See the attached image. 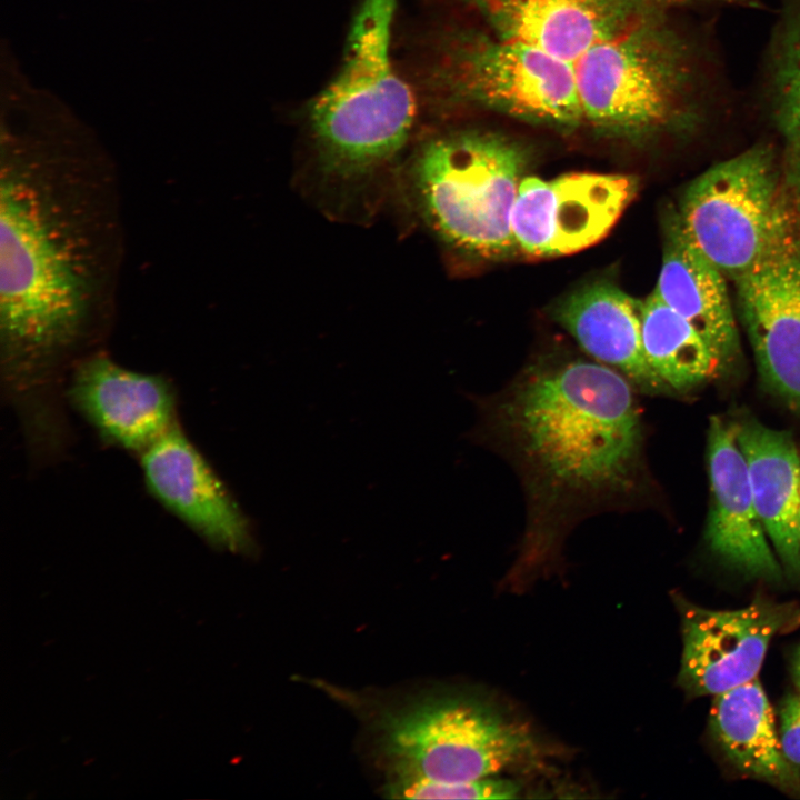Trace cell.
Returning <instances> with one entry per match:
<instances>
[{
	"mask_svg": "<svg viewBox=\"0 0 800 800\" xmlns=\"http://www.w3.org/2000/svg\"><path fill=\"white\" fill-rule=\"evenodd\" d=\"M123 231L114 166L71 126L2 132L0 347L29 387L99 339L116 308Z\"/></svg>",
	"mask_w": 800,
	"mask_h": 800,
	"instance_id": "1",
	"label": "cell"
},
{
	"mask_svg": "<svg viewBox=\"0 0 800 800\" xmlns=\"http://www.w3.org/2000/svg\"><path fill=\"white\" fill-rule=\"evenodd\" d=\"M633 389L617 370L574 359L531 366L486 402L481 436L513 466L527 502L513 587L556 561L581 518L631 507L643 439Z\"/></svg>",
	"mask_w": 800,
	"mask_h": 800,
	"instance_id": "2",
	"label": "cell"
},
{
	"mask_svg": "<svg viewBox=\"0 0 800 800\" xmlns=\"http://www.w3.org/2000/svg\"><path fill=\"white\" fill-rule=\"evenodd\" d=\"M644 22L573 61L583 121L613 136L687 130L724 98L709 39L674 22Z\"/></svg>",
	"mask_w": 800,
	"mask_h": 800,
	"instance_id": "3",
	"label": "cell"
},
{
	"mask_svg": "<svg viewBox=\"0 0 800 800\" xmlns=\"http://www.w3.org/2000/svg\"><path fill=\"white\" fill-rule=\"evenodd\" d=\"M397 0H361L338 72L313 98L309 123L322 169L358 178L382 167L409 138L416 102L391 58Z\"/></svg>",
	"mask_w": 800,
	"mask_h": 800,
	"instance_id": "4",
	"label": "cell"
},
{
	"mask_svg": "<svg viewBox=\"0 0 800 800\" xmlns=\"http://www.w3.org/2000/svg\"><path fill=\"white\" fill-rule=\"evenodd\" d=\"M528 161L514 140L463 130L430 139L413 163L422 212L451 247L481 258L517 249L511 218Z\"/></svg>",
	"mask_w": 800,
	"mask_h": 800,
	"instance_id": "5",
	"label": "cell"
},
{
	"mask_svg": "<svg viewBox=\"0 0 800 800\" xmlns=\"http://www.w3.org/2000/svg\"><path fill=\"white\" fill-rule=\"evenodd\" d=\"M430 98L570 129L583 122L573 62L491 31L450 29L431 42Z\"/></svg>",
	"mask_w": 800,
	"mask_h": 800,
	"instance_id": "6",
	"label": "cell"
},
{
	"mask_svg": "<svg viewBox=\"0 0 800 800\" xmlns=\"http://www.w3.org/2000/svg\"><path fill=\"white\" fill-rule=\"evenodd\" d=\"M391 774L440 782L494 777L532 756L529 730L478 696L426 697L380 721Z\"/></svg>",
	"mask_w": 800,
	"mask_h": 800,
	"instance_id": "7",
	"label": "cell"
},
{
	"mask_svg": "<svg viewBox=\"0 0 800 800\" xmlns=\"http://www.w3.org/2000/svg\"><path fill=\"white\" fill-rule=\"evenodd\" d=\"M674 218L726 277L746 271L791 219L778 151L761 142L713 164L689 183Z\"/></svg>",
	"mask_w": 800,
	"mask_h": 800,
	"instance_id": "8",
	"label": "cell"
},
{
	"mask_svg": "<svg viewBox=\"0 0 800 800\" xmlns=\"http://www.w3.org/2000/svg\"><path fill=\"white\" fill-rule=\"evenodd\" d=\"M489 31L576 61L598 43L653 19L760 0H460Z\"/></svg>",
	"mask_w": 800,
	"mask_h": 800,
	"instance_id": "9",
	"label": "cell"
},
{
	"mask_svg": "<svg viewBox=\"0 0 800 800\" xmlns=\"http://www.w3.org/2000/svg\"><path fill=\"white\" fill-rule=\"evenodd\" d=\"M637 190V179L621 173L523 177L511 218L516 247L541 258L586 249L611 230Z\"/></svg>",
	"mask_w": 800,
	"mask_h": 800,
	"instance_id": "10",
	"label": "cell"
},
{
	"mask_svg": "<svg viewBox=\"0 0 800 800\" xmlns=\"http://www.w3.org/2000/svg\"><path fill=\"white\" fill-rule=\"evenodd\" d=\"M681 621L678 686L689 697L717 696L751 680L769 643L784 631L799 607L758 596L733 610H713L673 596Z\"/></svg>",
	"mask_w": 800,
	"mask_h": 800,
	"instance_id": "11",
	"label": "cell"
},
{
	"mask_svg": "<svg viewBox=\"0 0 800 800\" xmlns=\"http://www.w3.org/2000/svg\"><path fill=\"white\" fill-rule=\"evenodd\" d=\"M732 280L763 382L800 411V230L792 218Z\"/></svg>",
	"mask_w": 800,
	"mask_h": 800,
	"instance_id": "12",
	"label": "cell"
},
{
	"mask_svg": "<svg viewBox=\"0 0 800 800\" xmlns=\"http://www.w3.org/2000/svg\"><path fill=\"white\" fill-rule=\"evenodd\" d=\"M67 394L101 439L138 454L178 423L168 380L127 369L101 351L73 363Z\"/></svg>",
	"mask_w": 800,
	"mask_h": 800,
	"instance_id": "13",
	"label": "cell"
},
{
	"mask_svg": "<svg viewBox=\"0 0 800 800\" xmlns=\"http://www.w3.org/2000/svg\"><path fill=\"white\" fill-rule=\"evenodd\" d=\"M139 456L147 489L169 512L214 547L251 546L248 519L178 423Z\"/></svg>",
	"mask_w": 800,
	"mask_h": 800,
	"instance_id": "14",
	"label": "cell"
},
{
	"mask_svg": "<svg viewBox=\"0 0 800 800\" xmlns=\"http://www.w3.org/2000/svg\"><path fill=\"white\" fill-rule=\"evenodd\" d=\"M710 509L706 537L712 552L751 578L779 581L783 568L757 511L734 426L710 419L708 432Z\"/></svg>",
	"mask_w": 800,
	"mask_h": 800,
	"instance_id": "15",
	"label": "cell"
},
{
	"mask_svg": "<svg viewBox=\"0 0 800 800\" xmlns=\"http://www.w3.org/2000/svg\"><path fill=\"white\" fill-rule=\"evenodd\" d=\"M751 491L771 546L787 574L800 578V457L788 432L754 419L734 426Z\"/></svg>",
	"mask_w": 800,
	"mask_h": 800,
	"instance_id": "16",
	"label": "cell"
},
{
	"mask_svg": "<svg viewBox=\"0 0 800 800\" xmlns=\"http://www.w3.org/2000/svg\"><path fill=\"white\" fill-rule=\"evenodd\" d=\"M639 301L612 284H592L569 296L558 320L581 348L624 376L640 391L669 390L647 361Z\"/></svg>",
	"mask_w": 800,
	"mask_h": 800,
	"instance_id": "17",
	"label": "cell"
},
{
	"mask_svg": "<svg viewBox=\"0 0 800 800\" xmlns=\"http://www.w3.org/2000/svg\"><path fill=\"white\" fill-rule=\"evenodd\" d=\"M709 732L738 774L800 798V770L783 754L774 714L758 678L713 697Z\"/></svg>",
	"mask_w": 800,
	"mask_h": 800,
	"instance_id": "18",
	"label": "cell"
},
{
	"mask_svg": "<svg viewBox=\"0 0 800 800\" xmlns=\"http://www.w3.org/2000/svg\"><path fill=\"white\" fill-rule=\"evenodd\" d=\"M667 231L654 291L696 327L728 363L738 354L739 337L727 277L687 240L676 218Z\"/></svg>",
	"mask_w": 800,
	"mask_h": 800,
	"instance_id": "19",
	"label": "cell"
},
{
	"mask_svg": "<svg viewBox=\"0 0 800 800\" xmlns=\"http://www.w3.org/2000/svg\"><path fill=\"white\" fill-rule=\"evenodd\" d=\"M760 98L780 141L782 188L800 229V0H780L764 54Z\"/></svg>",
	"mask_w": 800,
	"mask_h": 800,
	"instance_id": "20",
	"label": "cell"
},
{
	"mask_svg": "<svg viewBox=\"0 0 800 800\" xmlns=\"http://www.w3.org/2000/svg\"><path fill=\"white\" fill-rule=\"evenodd\" d=\"M641 333L647 361L669 390L690 389L726 364L700 331L654 290L642 301Z\"/></svg>",
	"mask_w": 800,
	"mask_h": 800,
	"instance_id": "21",
	"label": "cell"
},
{
	"mask_svg": "<svg viewBox=\"0 0 800 800\" xmlns=\"http://www.w3.org/2000/svg\"><path fill=\"white\" fill-rule=\"evenodd\" d=\"M521 791L512 780L490 777L471 782H440L391 774L387 792L396 799H513Z\"/></svg>",
	"mask_w": 800,
	"mask_h": 800,
	"instance_id": "22",
	"label": "cell"
},
{
	"mask_svg": "<svg viewBox=\"0 0 800 800\" xmlns=\"http://www.w3.org/2000/svg\"><path fill=\"white\" fill-rule=\"evenodd\" d=\"M778 733L784 757L800 770V691L781 701Z\"/></svg>",
	"mask_w": 800,
	"mask_h": 800,
	"instance_id": "23",
	"label": "cell"
},
{
	"mask_svg": "<svg viewBox=\"0 0 800 800\" xmlns=\"http://www.w3.org/2000/svg\"><path fill=\"white\" fill-rule=\"evenodd\" d=\"M791 677L797 691H800V646L794 651L791 660Z\"/></svg>",
	"mask_w": 800,
	"mask_h": 800,
	"instance_id": "24",
	"label": "cell"
},
{
	"mask_svg": "<svg viewBox=\"0 0 800 800\" xmlns=\"http://www.w3.org/2000/svg\"><path fill=\"white\" fill-rule=\"evenodd\" d=\"M800 626V609L797 612L796 617L792 619V621L788 624L784 631H791Z\"/></svg>",
	"mask_w": 800,
	"mask_h": 800,
	"instance_id": "25",
	"label": "cell"
},
{
	"mask_svg": "<svg viewBox=\"0 0 800 800\" xmlns=\"http://www.w3.org/2000/svg\"><path fill=\"white\" fill-rule=\"evenodd\" d=\"M798 523H799V539H800V480H799V512H798Z\"/></svg>",
	"mask_w": 800,
	"mask_h": 800,
	"instance_id": "26",
	"label": "cell"
}]
</instances>
